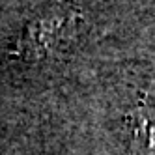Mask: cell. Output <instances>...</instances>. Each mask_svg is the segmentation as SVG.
Here are the masks:
<instances>
[{"mask_svg":"<svg viewBox=\"0 0 155 155\" xmlns=\"http://www.w3.org/2000/svg\"><path fill=\"white\" fill-rule=\"evenodd\" d=\"M79 12L65 2L47 4L28 21L17 41V52L23 58H43L58 51L77 30Z\"/></svg>","mask_w":155,"mask_h":155,"instance_id":"obj_1","label":"cell"},{"mask_svg":"<svg viewBox=\"0 0 155 155\" xmlns=\"http://www.w3.org/2000/svg\"><path fill=\"white\" fill-rule=\"evenodd\" d=\"M129 135L140 155H155V105L144 103L127 116Z\"/></svg>","mask_w":155,"mask_h":155,"instance_id":"obj_2","label":"cell"}]
</instances>
